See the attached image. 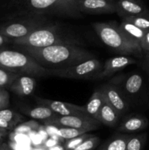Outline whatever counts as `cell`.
Masks as SVG:
<instances>
[{
  "label": "cell",
  "instance_id": "obj_28",
  "mask_svg": "<svg viewBox=\"0 0 149 150\" xmlns=\"http://www.w3.org/2000/svg\"><path fill=\"white\" fill-rule=\"evenodd\" d=\"M91 136V134H88V133H85L80 135V136H76V137L72 138V139H67V140H66L65 143H64V149L74 150V149H75L78 145H80L83 141L87 139L88 138L90 137Z\"/></svg>",
  "mask_w": 149,
  "mask_h": 150
},
{
  "label": "cell",
  "instance_id": "obj_6",
  "mask_svg": "<svg viewBox=\"0 0 149 150\" xmlns=\"http://www.w3.org/2000/svg\"><path fill=\"white\" fill-rule=\"evenodd\" d=\"M46 16L26 15L4 21L0 23V32L10 39L26 36L40 26L51 23Z\"/></svg>",
  "mask_w": 149,
  "mask_h": 150
},
{
  "label": "cell",
  "instance_id": "obj_19",
  "mask_svg": "<svg viewBox=\"0 0 149 150\" xmlns=\"http://www.w3.org/2000/svg\"><path fill=\"white\" fill-rule=\"evenodd\" d=\"M105 101V98L104 97L102 92L99 89H96L92 94L90 99L86 103V105H83L84 113L86 115L97 120L99 110Z\"/></svg>",
  "mask_w": 149,
  "mask_h": 150
},
{
  "label": "cell",
  "instance_id": "obj_26",
  "mask_svg": "<svg viewBox=\"0 0 149 150\" xmlns=\"http://www.w3.org/2000/svg\"><path fill=\"white\" fill-rule=\"evenodd\" d=\"M121 19L130 21L145 32L149 30V16H129Z\"/></svg>",
  "mask_w": 149,
  "mask_h": 150
},
{
  "label": "cell",
  "instance_id": "obj_29",
  "mask_svg": "<svg viewBox=\"0 0 149 150\" xmlns=\"http://www.w3.org/2000/svg\"><path fill=\"white\" fill-rule=\"evenodd\" d=\"M39 127V123L34 120L27 122H23L22 124H18L13 129V131L18 133H26L31 131L32 130H35Z\"/></svg>",
  "mask_w": 149,
  "mask_h": 150
},
{
  "label": "cell",
  "instance_id": "obj_17",
  "mask_svg": "<svg viewBox=\"0 0 149 150\" xmlns=\"http://www.w3.org/2000/svg\"><path fill=\"white\" fill-rule=\"evenodd\" d=\"M20 111L23 114L32 117L34 120H42L45 122L58 116V114H56L48 106L42 105H38V106L36 107L21 106Z\"/></svg>",
  "mask_w": 149,
  "mask_h": 150
},
{
  "label": "cell",
  "instance_id": "obj_22",
  "mask_svg": "<svg viewBox=\"0 0 149 150\" xmlns=\"http://www.w3.org/2000/svg\"><path fill=\"white\" fill-rule=\"evenodd\" d=\"M147 140V133L131 135L128 141L127 150H141L144 147Z\"/></svg>",
  "mask_w": 149,
  "mask_h": 150
},
{
  "label": "cell",
  "instance_id": "obj_16",
  "mask_svg": "<svg viewBox=\"0 0 149 150\" xmlns=\"http://www.w3.org/2000/svg\"><path fill=\"white\" fill-rule=\"evenodd\" d=\"M115 83L119 86L124 95L128 98V97L129 98V97L136 96L140 93L143 86V79L141 75L138 73H132L123 79L122 84Z\"/></svg>",
  "mask_w": 149,
  "mask_h": 150
},
{
  "label": "cell",
  "instance_id": "obj_27",
  "mask_svg": "<svg viewBox=\"0 0 149 150\" xmlns=\"http://www.w3.org/2000/svg\"><path fill=\"white\" fill-rule=\"evenodd\" d=\"M100 144V139L97 136L91 135L89 138L83 141L80 145L77 146L74 150H89L96 149Z\"/></svg>",
  "mask_w": 149,
  "mask_h": 150
},
{
  "label": "cell",
  "instance_id": "obj_15",
  "mask_svg": "<svg viewBox=\"0 0 149 150\" xmlns=\"http://www.w3.org/2000/svg\"><path fill=\"white\" fill-rule=\"evenodd\" d=\"M36 86L35 77L28 75H19L8 89L19 96L26 97L33 93Z\"/></svg>",
  "mask_w": 149,
  "mask_h": 150
},
{
  "label": "cell",
  "instance_id": "obj_33",
  "mask_svg": "<svg viewBox=\"0 0 149 150\" xmlns=\"http://www.w3.org/2000/svg\"><path fill=\"white\" fill-rule=\"evenodd\" d=\"M13 40L0 32V48L6 47L9 44H12Z\"/></svg>",
  "mask_w": 149,
  "mask_h": 150
},
{
  "label": "cell",
  "instance_id": "obj_5",
  "mask_svg": "<svg viewBox=\"0 0 149 150\" xmlns=\"http://www.w3.org/2000/svg\"><path fill=\"white\" fill-rule=\"evenodd\" d=\"M0 67L20 75L42 78L50 76L48 69L41 66L29 54L18 49L0 48Z\"/></svg>",
  "mask_w": 149,
  "mask_h": 150
},
{
  "label": "cell",
  "instance_id": "obj_36",
  "mask_svg": "<svg viewBox=\"0 0 149 150\" xmlns=\"http://www.w3.org/2000/svg\"><path fill=\"white\" fill-rule=\"evenodd\" d=\"M145 60H146V65H147L148 70L149 72V52H145Z\"/></svg>",
  "mask_w": 149,
  "mask_h": 150
},
{
  "label": "cell",
  "instance_id": "obj_9",
  "mask_svg": "<svg viewBox=\"0 0 149 150\" xmlns=\"http://www.w3.org/2000/svg\"><path fill=\"white\" fill-rule=\"evenodd\" d=\"M98 89L102 92L105 100L119 113L120 115H124L129 111V99L118 84L110 81L101 85Z\"/></svg>",
  "mask_w": 149,
  "mask_h": 150
},
{
  "label": "cell",
  "instance_id": "obj_18",
  "mask_svg": "<svg viewBox=\"0 0 149 150\" xmlns=\"http://www.w3.org/2000/svg\"><path fill=\"white\" fill-rule=\"evenodd\" d=\"M120 117L119 113L105 100L99 110L97 120L108 127H114L118 123Z\"/></svg>",
  "mask_w": 149,
  "mask_h": 150
},
{
  "label": "cell",
  "instance_id": "obj_31",
  "mask_svg": "<svg viewBox=\"0 0 149 150\" xmlns=\"http://www.w3.org/2000/svg\"><path fill=\"white\" fill-rule=\"evenodd\" d=\"M140 46L143 49V53L149 52V30L145 32L143 40L140 43Z\"/></svg>",
  "mask_w": 149,
  "mask_h": 150
},
{
  "label": "cell",
  "instance_id": "obj_13",
  "mask_svg": "<svg viewBox=\"0 0 149 150\" xmlns=\"http://www.w3.org/2000/svg\"><path fill=\"white\" fill-rule=\"evenodd\" d=\"M34 100L38 105L48 106L53 111L59 116L72 115V114H85L83 106L70 103L61 102V101L52 100L44 98L34 97Z\"/></svg>",
  "mask_w": 149,
  "mask_h": 150
},
{
  "label": "cell",
  "instance_id": "obj_10",
  "mask_svg": "<svg viewBox=\"0 0 149 150\" xmlns=\"http://www.w3.org/2000/svg\"><path fill=\"white\" fill-rule=\"evenodd\" d=\"M136 62V60L129 55L120 54L119 56L111 57L105 61L102 70L95 76L94 80H101L110 77L116 72L123 70L127 66L135 64Z\"/></svg>",
  "mask_w": 149,
  "mask_h": 150
},
{
  "label": "cell",
  "instance_id": "obj_4",
  "mask_svg": "<svg viewBox=\"0 0 149 150\" xmlns=\"http://www.w3.org/2000/svg\"><path fill=\"white\" fill-rule=\"evenodd\" d=\"M93 28L101 41L117 54L143 57V51L140 45L129 40L116 23L96 22L93 23Z\"/></svg>",
  "mask_w": 149,
  "mask_h": 150
},
{
  "label": "cell",
  "instance_id": "obj_3",
  "mask_svg": "<svg viewBox=\"0 0 149 150\" xmlns=\"http://www.w3.org/2000/svg\"><path fill=\"white\" fill-rule=\"evenodd\" d=\"M57 44L82 45L83 40L72 29L53 21L32 31L26 36L13 40L12 45L45 47Z\"/></svg>",
  "mask_w": 149,
  "mask_h": 150
},
{
  "label": "cell",
  "instance_id": "obj_20",
  "mask_svg": "<svg viewBox=\"0 0 149 150\" xmlns=\"http://www.w3.org/2000/svg\"><path fill=\"white\" fill-rule=\"evenodd\" d=\"M118 27L129 40L140 45L145 34V31L140 29L130 21L124 19H122L121 23L118 24Z\"/></svg>",
  "mask_w": 149,
  "mask_h": 150
},
{
  "label": "cell",
  "instance_id": "obj_1",
  "mask_svg": "<svg viewBox=\"0 0 149 150\" xmlns=\"http://www.w3.org/2000/svg\"><path fill=\"white\" fill-rule=\"evenodd\" d=\"M13 45L17 49L32 56L46 69L65 68L85 60L95 58L93 54L77 45L57 44L45 47Z\"/></svg>",
  "mask_w": 149,
  "mask_h": 150
},
{
  "label": "cell",
  "instance_id": "obj_35",
  "mask_svg": "<svg viewBox=\"0 0 149 150\" xmlns=\"http://www.w3.org/2000/svg\"><path fill=\"white\" fill-rule=\"evenodd\" d=\"M10 149L11 148L8 146L7 144L4 143V142H0V150H8Z\"/></svg>",
  "mask_w": 149,
  "mask_h": 150
},
{
  "label": "cell",
  "instance_id": "obj_37",
  "mask_svg": "<svg viewBox=\"0 0 149 150\" xmlns=\"http://www.w3.org/2000/svg\"><path fill=\"white\" fill-rule=\"evenodd\" d=\"M8 131L9 130H6V129L2 128V127H0V133H3V134H5L6 136H7V135L8 134Z\"/></svg>",
  "mask_w": 149,
  "mask_h": 150
},
{
  "label": "cell",
  "instance_id": "obj_24",
  "mask_svg": "<svg viewBox=\"0 0 149 150\" xmlns=\"http://www.w3.org/2000/svg\"><path fill=\"white\" fill-rule=\"evenodd\" d=\"M85 133H89L87 130H83V129L73 128V127H58V135L60 137L63 138L65 140L72 139L77 136L83 134Z\"/></svg>",
  "mask_w": 149,
  "mask_h": 150
},
{
  "label": "cell",
  "instance_id": "obj_38",
  "mask_svg": "<svg viewBox=\"0 0 149 150\" xmlns=\"http://www.w3.org/2000/svg\"><path fill=\"white\" fill-rule=\"evenodd\" d=\"M5 136H7L5 134H3V133H0V142H4Z\"/></svg>",
  "mask_w": 149,
  "mask_h": 150
},
{
  "label": "cell",
  "instance_id": "obj_32",
  "mask_svg": "<svg viewBox=\"0 0 149 150\" xmlns=\"http://www.w3.org/2000/svg\"><path fill=\"white\" fill-rule=\"evenodd\" d=\"M16 125H17L14 124V123L10 122L4 120V119L0 118V127H2V128L6 129L7 130H13V129L15 128Z\"/></svg>",
  "mask_w": 149,
  "mask_h": 150
},
{
  "label": "cell",
  "instance_id": "obj_23",
  "mask_svg": "<svg viewBox=\"0 0 149 150\" xmlns=\"http://www.w3.org/2000/svg\"><path fill=\"white\" fill-rule=\"evenodd\" d=\"M19 75L17 73L0 67V87L9 89Z\"/></svg>",
  "mask_w": 149,
  "mask_h": 150
},
{
  "label": "cell",
  "instance_id": "obj_34",
  "mask_svg": "<svg viewBox=\"0 0 149 150\" xmlns=\"http://www.w3.org/2000/svg\"><path fill=\"white\" fill-rule=\"evenodd\" d=\"M46 149H48L49 150H63V149H64V145H61V144H54L53 146H49V147L46 148Z\"/></svg>",
  "mask_w": 149,
  "mask_h": 150
},
{
  "label": "cell",
  "instance_id": "obj_14",
  "mask_svg": "<svg viewBox=\"0 0 149 150\" xmlns=\"http://www.w3.org/2000/svg\"><path fill=\"white\" fill-rule=\"evenodd\" d=\"M148 125V120L145 116L142 114H131L127 116L122 120L117 127V131L127 133H136L145 129Z\"/></svg>",
  "mask_w": 149,
  "mask_h": 150
},
{
  "label": "cell",
  "instance_id": "obj_21",
  "mask_svg": "<svg viewBox=\"0 0 149 150\" xmlns=\"http://www.w3.org/2000/svg\"><path fill=\"white\" fill-rule=\"evenodd\" d=\"M131 135L116 133L99 145L96 149L99 150H127V143Z\"/></svg>",
  "mask_w": 149,
  "mask_h": 150
},
{
  "label": "cell",
  "instance_id": "obj_12",
  "mask_svg": "<svg viewBox=\"0 0 149 150\" xmlns=\"http://www.w3.org/2000/svg\"><path fill=\"white\" fill-rule=\"evenodd\" d=\"M115 13L121 18L149 16V10L142 0H115Z\"/></svg>",
  "mask_w": 149,
  "mask_h": 150
},
{
  "label": "cell",
  "instance_id": "obj_2",
  "mask_svg": "<svg viewBox=\"0 0 149 150\" xmlns=\"http://www.w3.org/2000/svg\"><path fill=\"white\" fill-rule=\"evenodd\" d=\"M2 20L26 15L80 18L76 0H10L6 4Z\"/></svg>",
  "mask_w": 149,
  "mask_h": 150
},
{
  "label": "cell",
  "instance_id": "obj_25",
  "mask_svg": "<svg viewBox=\"0 0 149 150\" xmlns=\"http://www.w3.org/2000/svg\"><path fill=\"white\" fill-rule=\"evenodd\" d=\"M0 118H2L10 122L18 125L23 121L24 117L22 114L7 108L0 110Z\"/></svg>",
  "mask_w": 149,
  "mask_h": 150
},
{
  "label": "cell",
  "instance_id": "obj_7",
  "mask_svg": "<svg viewBox=\"0 0 149 150\" xmlns=\"http://www.w3.org/2000/svg\"><path fill=\"white\" fill-rule=\"evenodd\" d=\"M103 64L96 58L89 59L65 68L48 69L50 76L69 79L94 80V78L102 70Z\"/></svg>",
  "mask_w": 149,
  "mask_h": 150
},
{
  "label": "cell",
  "instance_id": "obj_30",
  "mask_svg": "<svg viewBox=\"0 0 149 150\" xmlns=\"http://www.w3.org/2000/svg\"><path fill=\"white\" fill-rule=\"evenodd\" d=\"M10 105V94L7 89L0 87V110L8 108Z\"/></svg>",
  "mask_w": 149,
  "mask_h": 150
},
{
  "label": "cell",
  "instance_id": "obj_11",
  "mask_svg": "<svg viewBox=\"0 0 149 150\" xmlns=\"http://www.w3.org/2000/svg\"><path fill=\"white\" fill-rule=\"evenodd\" d=\"M78 10L86 14L115 13V0H76Z\"/></svg>",
  "mask_w": 149,
  "mask_h": 150
},
{
  "label": "cell",
  "instance_id": "obj_8",
  "mask_svg": "<svg viewBox=\"0 0 149 150\" xmlns=\"http://www.w3.org/2000/svg\"><path fill=\"white\" fill-rule=\"evenodd\" d=\"M47 125H52L57 127H68L83 129L88 132L97 130L102 125L99 120L85 114H72L67 116L58 115L55 118L45 122Z\"/></svg>",
  "mask_w": 149,
  "mask_h": 150
}]
</instances>
